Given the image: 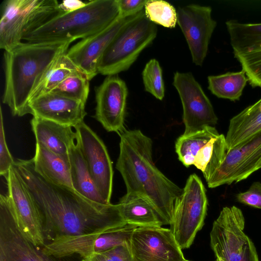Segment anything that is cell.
<instances>
[{
	"label": "cell",
	"mask_w": 261,
	"mask_h": 261,
	"mask_svg": "<svg viewBox=\"0 0 261 261\" xmlns=\"http://www.w3.org/2000/svg\"><path fill=\"white\" fill-rule=\"evenodd\" d=\"M212 11L211 7L197 4L186 5L177 10V23L186 40L192 61L197 66L202 65L217 26Z\"/></svg>",
	"instance_id": "4fadbf2b"
},
{
	"label": "cell",
	"mask_w": 261,
	"mask_h": 261,
	"mask_svg": "<svg viewBox=\"0 0 261 261\" xmlns=\"http://www.w3.org/2000/svg\"><path fill=\"white\" fill-rule=\"evenodd\" d=\"M66 53L55 59L38 79L30 97L29 102L42 95L50 92L69 76L85 73L72 62Z\"/></svg>",
	"instance_id": "484cf974"
},
{
	"label": "cell",
	"mask_w": 261,
	"mask_h": 261,
	"mask_svg": "<svg viewBox=\"0 0 261 261\" xmlns=\"http://www.w3.org/2000/svg\"><path fill=\"white\" fill-rule=\"evenodd\" d=\"M69 158L71 179L74 190L90 200L107 204L91 175L76 142L73 143L69 148Z\"/></svg>",
	"instance_id": "d4e9b609"
},
{
	"label": "cell",
	"mask_w": 261,
	"mask_h": 261,
	"mask_svg": "<svg viewBox=\"0 0 261 261\" xmlns=\"http://www.w3.org/2000/svg\"><path fill=\"white\" fill-rule=\"evenodd\" d=\"M182 189V193L175 200L170 224V229L181 250L191 246L202 228L208 205L205 188L196 174L189 176Z\"/></svg>",
	"instance_id": "ba28073f"
},
{
	"label": "cell",
	"mask_w": 261,
	"mask_h": 261,
	"mask_svg": "<svg viewBox=\"0 0 261 261\" xmlns=\"http://www.w3.org/2000/svg\"><path fill=\"white\" fill-rule=\"evenodd\" d=\"M173 85L182 106L184 135L217 124L218 118L212 104L191 72L176 71L174 74Z\"/></svg>",
	"instance_id": "30bf717a"
},
{
	"label": "cell",
	"mask_w": 261,
	"mask_h": 261,
	"mask_svg": "<svg viewBox=\"0 0 261 261\" xmlns=\"http://www.w3.org/2000/svg\"><path fill=\"white\" fill-rule=\"evenodd\" d=\"M119 154L116 168L126 193L141 195L152 204L165 224H170L176 199L183 189L166 176L152 159V140L139 129L120 134Z\"/></svg>",
	"instance_id": "7a4b0ae2"
},
{
	"label": "cell",
	"mask_w": 261,
	"mask_h": 261,
	"mask_svg": "<svg viewBox=\"0 0 261 261\" xmlns=\"http://www.w3.org/2000/svg\"><path fill=\"white\" fill-rule=\"evenodd\" d=\"M236 198L242 204L261 210V182H253L247 191L238 193Z\"/></svg>",
	"instance_id": "e575fe53"
},
{
	"label": "cell",
	"mask_w": 261,
	"mask_h": 261,
	"mask_svg": "<svg viewBox=\"0 0 261 261\" xmlns=\"http://www.w3.org/2000/svg\"><path fill=\"white\" fill-rule=\"evenodd\" d=\"M141 11L127 17H118L106 29L71 46L68 49L67 56L90 81L98 73L99 60L112 40L123 26L137 17Z\"/></svg>",
	"instance_id": "ac0fdd59"
},
{
	"label": "cell",
	"mask_w": 261,
	"mask_h": 261,
	"mask_svg": "<svg viewBox=\"0 0 261 261\" xmlns=\"http://www.w3.org/2000/svg\"><path fill=\"white\" fill-rule=\"evenodd\" d=\"M133 261H184L183 253L170 229L137 227L130 242Z\"/></svg>",
	"instance_id": "9a60e30c"
},
{
	"label": "cell",
	"mask_w": 261,
	"mask_h": 261,
	"mask_svg": "<svg viewBox=\"0 0 261 261\" xmlns=\"http://www.w3.org/2000/svg\"><path fill=\"white\" fill-rule=\"evenodd\" d=\"M30 123L36 143L69 159V148L76 141L72 127L37 117H33Z\"/></svg>",
	"instance_id": "44dd1931"
},
{
	"label": "cell",
	"mask_w": 261,
	"mask_h": 261,
	"mask_svg": "<svg viewBox=\"0 0 261 261\" xmlns=\"http://www.w3.org/2000/svg\"><path fill=\"white\" fill-rule=\"evenodd\" d=\"M117 0L90 1L76 10L60 13L22 38L27 42H73L108 28L118 17Z\"/></svg>",
	"instance_id": "277c9868"
},
{
	"label": "cell",
	"mask_w": 261,
	"mask_h": 261,
	"mask_svg": "<svg viewBox=\"0 0 261 261\" xmlns=\"http://www.w3.org/2000/svg\"><path fill=\"white\" fill-rule=\"evenodd\" d=\"M245 218L236 206H225L214 221L210 244L217 258L224 261H259L254 244L244 232Z\"/></svg>",
	"instance_id": "52a82bcc"
},
{
	"label": "cell",
	"mask_w": 261,
	"mask_h": 261,
	"mask_svg": "<svg viewBox=\"0 0 261 261\" xmlns=\"http://www.w3.org/2000/svg\"><path fill=\"white\" fill-rule=\"evenodd\" d=\"M215 261H219V260L217 258H216V259Z\"/></svg>",
	"instance_id": "f35d334b"
},
{
	"label": "cell",
	"mask_w": 261,
	"mask_h": 261,
	"mask_svg": "<svg viewBox=\"0 0 261 261\" xmlns=\"http://www.w3.org/2000/svg\"><path fill=\"white\" fill-rule=\"evenodd\" d=\"M71 42H21L5 51V86L2 101L13 116L30 114L29 98L37 82L55 59L67 51Z\"/></svg>",
	"instance_id": "3957f363"
},
{
	"label": "cell",
	"mask_w": 261,
	"mask_h": 261,
	"mask_svg": "<svg viewBox=\"0 0 261 261\" xmlns=\"http://www.w3.org/2000/svg\"><path fill=\"white\" fill-rule=\"evenodd\" d=\"M89 82L85 73L73 74L65 79L51 92L86 105L89 93Z\"/></svg>",
	"instance_id": "f546056e"
},
{
	"label": "cell",
	"mask_w": 261,
	"mask_h": 261,
	"mask_svg": "<svg viewBox=\"0 0 261 261\" xmlns=\"http://www.w3.org/2000/svg\"><path fill=\"white\" fill-rule=\"evenodd\" d=\"M147 0H117L119 17H124L136 14L144 10Z\"/></svg>",
	"instance_id": "d590c367"
},
{
	"label": "cell",
	"mask_w": 261,
	"mask_h": 261,
	"mask_svg": "<svg viewBox=\"0 0 261 261\" xmlns=\"http://www.w3.org/2000/svg\"><path fill=\"white\" fill-rule=\"evenodd\" d=\"M219 135L215 127L211 126L189 135L182 134L175 142V151L178 160L186 167L193 165L198 151L211 139Z\"/></svg>",
	"instance_id": "f1b7e54d"
},
{
	"label": "cell",
	"mask_w": 261,
	"mask_h": 261,
	"mask_svg": "<svg viewBox=\"0 0 261 261\" xmlns=\"http://www.w3.org/2000/svg\"><path fill=\"white\" fill-rule=\"evenodd\" d=\"M158 29L149 20L144 10L123 26L109 43L101 57L98 73L116 75L128 70L141 52L155 38Z\"/></svg>",
	"instance_id": "5b68a950"
},
{
	"label": "cell",
	"mask_w": 261,
	"mask_h": 261,
	"mask_svg": "<svg viewBox=\"0 0 261 261\" xmlns=\"http://www.w3.org/2000/svg\"><path fill=\"white\" fill-rule=\"evenodd\" d=\"M83 261H133L130 244L119 246L103 252L92 253L83 257Z\"/></svg>",
	"instance_id": "d6a6232c"
},
{
	"label": "cell",
	"mask_w": 261,
	"mask_h": 261,
	"mask_svg": "<svg viewBox=\"0 0 261 261\" xmlns=\"http://www.w3.org/2000/svg\"><path fill=\"white\" fill-rule=\"evenodd\" d=\"M32 159L35 170L43 177L55 185L73 189L69 159L38 143H36L35 153Z\"/></svg>",
	"instance_id": "603a6c76"
},
{
	"label": "cell",
	"mask_w": 261,
	"mask_h": 261,
	"mask_svg": "<svg viewBox=\"0 0 261 261\" xmlns=\"http://www.w3.org/2000/svg\"><path fill=\"white\" fill-rule=\"evenodd\" d=\"M137 227L126 224L101 233L62 238L51 244V251L53 254L59 256L78 254L85 257L93 253L130 244L132 234Z\"/></svg>",
	"instance_id": "e0dca14e"
},
{
	"label": "cell",
	"mask_w": 261,
	"mask_h": 261,
	"mask_svg": "<svg viewBox=\"0 0 261 261\" xmlns=\"http://www.w3.org/2000/svg\"><path fill=\"white\" fill-rule=\"evenodd\" d=\"M261 169V131L229 150L221 166L206 182L208 188L231 185L247 179Z\"/></svg>",
	"instance_id": "5bb4252c"
},
{
	"label": "cell",
	"mask_w": 261,
	"mask_h": 261,
	"mask_svg": "<svg viewBox=\"0 0 261 261\" xmlns=\"http://www.w3.org/2000/svg\"><path fill=\"white\" fill-rule=\"evenodd\" d=\"M13 167L36 207L45 244L62 238L101 233L127 224L118 204L98 203L73 189L51 183L35 170L32 159H18Z\"/></svg>",
	"instance_id": "6da1fadb"
},
{
	"label": "cell",
	"mask_w": 261,
	"mask_h": 261,
	"mask_svg": "<svg viewBox=\"0 0 261 261\" xmlns=\"http://www.w3.org/2000/svg\"><path fill=\"white\" fill-rule=\"evenodd\" d=\"M147 18L154 24L173 28L177 23V11L171 4L162 0H149L145 5Z\"/></svg>",
	"instance_id": "4dcf8cb0"
},
{
	"label": "cell",
	"mask_w": 261,
	"mask_h": 261,
	"mask_svg": "<svg viewBox=\"0 0 261 261\" xmlns=\"http://www.w3.org/2000/svg\"><path fill=\"white\" fill-rule=\"evenodd\" d=\"M227 152L225 136L220 134L211 139L198 151L193 165L202 172L207 182L223 164Z\"/></svg>",
	"instance_id": "4316f807"
},
{
	"label": "cell",
	"mask_w": 261,
	"mask_h": 261,
	"mask_svg": "<svg viewBox=\"0 0 261 261\" xmlns=\"http://www.w3.org/2000/svg\"><path fill=\"white\" fill-rule=\"evenodd\" d=\"M0 261H83L78 254L57 256L44 252L19 227L10 199L0 195Z\"/></svg>",
	"instance_id": "9c48e42d"
},
{
	"label": "cell",
	"mask_w": 261,
	"mask_h": 261,
	"mask_svg": "<svg viewBox=\"0 0 261 261\" xmlns=\"http://www.w3.org/2000/svg\"><path fill=\"white\" fill-rule=\"evenodd\" d=\"M208 89L218 98L235 101L242 95L248 79L242 70L207 77Z\"/></svg>",
	"instance_id": "83f0119b"
},
{
	"label": "cell",
	"mask_w": 261,
	"mask_h": 261,
	"mask_svg": "<svg viewBox=\"0 0 261 261\" xmlns=\"http://www.w3.org/2000/svg\"><path fill=\"white\" fill-rule=\"evenodd\" d=\"M234 57L252 88H261V23L226 22Z\"/></svg>",
	"instance_id": "8fae6325"
},
{
	"label": "cell",
	"mask_w": 261,
	"mask_h": 261,
	"mask_svg": "<svg viewBox=\"0 0 261 261\" xmlns=\"http://www.w3.org/2000/svg\"><path fill=\"white\" fill-rule=\"evenodd\" d=\"M126 224L137 227H162V218L151 202L145 197L126 193L118 203Z\"/></svg>",
	"instance_id": "cb8c5ba5"
},
{
	"label": "cell",
	"mask_w": 261,
	"mask_h": 261,
	"mask_svg": "<svg viewBox=\"0 0 261 261\" xmlns=\"http://www.w3.org/2000/svg\"><path fill=\"white\" fill-rule=\"evenodd\" d=\"M95 118L108 132L121 134L124 129V119L128 95L125 82L117 74L108 75L95 89Z\"/></svg>",
	"instance_id": "2e32d148"
},
{
	"label": "cell",
	"mask_w": 261,
	"mask_h": 261,
	"mask_svg": "<svg viewBox=\"0 0 261 261\" xmlns=\"http://www.w3.org/2000/svg\"><path fill=\"white\" fill-rule=\"evenodd\" d=\"M86 3L79 0L64 1L59 4V9L61 13L69 12L84 7Z\"/></svg>",
	"instance_id": "8d00e7d4"
},
{
	"label": "cell",
	"mask_w": 261,
	"mask_h": 261,
	"mask_svg": "<svg viewBox=\"0 0 261 261\" xmlns=\"http://www.w3.org/2000/svg\"><path fill=\"white\" fill-rule=\"evenodd\" d=\"M261 131V98L231 118L225 136L228 151Z\"/></svg>",
	"instance_id": "7402d4cb"
},
{
	"label": "cell",
	"mask_w": 261,
	"mask_h": 261,
	"mask_svg": "<svg viewBox=\"0 0 261 261\" xmlns=\"http://www.w3.org/2000/svg\"><path fill=\"white\" fill-rule=\"evenodd\" d=\"M5 178L7 194L13 207L19 227L24 235L35 245L43 246L45 242L37 210L13 166Z\"/></svg>",
	"instance_id": "d6986e66"
},
{
	"label": "cell",
	"mask_w": 261,
	"mask_h": 261,
	"mask_svg": "<svg viewBox=\"0 0 261 261\" xmlns=\"http://www.w3.org/2000/svg\"><path fill=\"white\" fill-rule=\"evenodd\" d=\"M29 108L33 117L72 127L84 121L87 115L82 102L51 92L31 101Z\"/></svg>",
	"instance_id": "ffe728a7"
},
{
	"label": "cell",
	"mask_w": 261,
	"mask_h": 261,
	"mask_svg": "<svg viewBox=\"0 0 261 261\" xmlns=\"http://www.w3.org/2000/svg\"><path fill=\"white\" fill-rule=\"evenodd\" d=\"M0 110V174L6 177L15 161L7 146L1 108Z\"/></svg>",
	"instance_id": "836d02e7"
},
{
	"label": "cell",
	"mask_w": 261,
	"mask_h": 261,
	"mask_svg": "<svg viewBox=\"0 0 261 261\" xmlns=\"http://www.w3.org/2000/svg\"><path fill=\"white\" fill-rule=\"evenodd\" d=\"M184 261H190V260H187L185 259V260Z\"/></svg>",
	"instance_id": "ab89813d"
},
{
	"label": "cell",
	"mask_w": 261,
	"mask_h": 261,
	"mask_svg": "<svg viewBox=\"0 0 261 261\" xmlns=\"http://www.w3.org/2000/svg\"><path fill=\"white\" fill-rule=\"evenodd\" d=\"M74 128L76 142L91 175L106 203L110 204L113 170L107 147L102 140L84 121Z\"/></svg>",
	"instance_id": "7c38bea8"
},
{
	"label": "cell",
	"mask_w": 261,
	"mask_h": 261,
	"mask_svg": "<svg viewBox=\"0 0 261 261\" xmlns=\"http://www.w3.org/2000/svg\"><path fill=\"white\" fill-rule=\"evenodd\" d=\"M56 0H6L1 5L0 47L9 50L61 13Z\"/></svg>",
	"instance_id": "8992f818"
},
{
	"label": "cell",
	"mask_w": 261,
	"mask_h": 261,
	"mask_svg": "<svg viewBox=\"0 0 261 261\" xmlns=\"http://www.w3.org/2000/svg\"><path fill=\"white\" fill-rule=\"evenodd\" d=\"M218 259L219 261H224L223 260H222V259H220V258H217Z\"/></svg>",
	"instance_id": "74e56055"
},
{
	"label": "cell",
	"mask_w": 261,
	"mask_h": 261,
	"mask_svg": "<svg viewBox=\"0 0 261 261\" xmlns=\"http://www.w3.org/2000/svg\"><path fill=\"white\" fill-rule=\"evenodd\" d=\"M145 91L162 100L165 96V86L162 68L158 60L150 59L145 65L142 73Z\"/></svg>",
	"instance_id": "1f68e13d"
}]
</instances>
